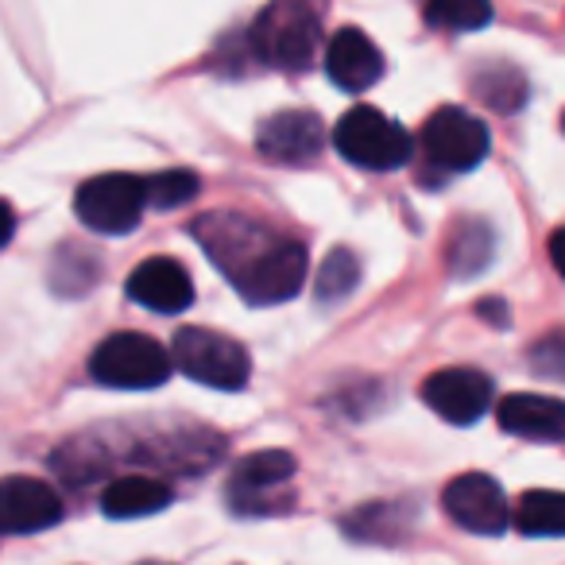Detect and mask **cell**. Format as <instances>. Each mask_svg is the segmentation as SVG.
Here are the masks:
<instances>
[{"label": "cell", "mask_w": 565, "mask_h": 565, "mask_svg": "<svg viewBox=\"0 0 565 565\" xmlns=\"http://www.w3.org/2000/svg\"><path fill=\"white\" fill-rule=\"evenodd\" d=\"M318 35H322V12L315 0H271L256 17L248 43L259 63L275 71H307L315 63Z\"/></svg>", "instance_id": "obj_1"}, {"label": "cell", "mask_w": 565, "mask_h": 565, "mask_svg": "<svg viewBox=\"0 0 565 565\" xmlns=\"http://www.w3.org/2000/svg\"><path fill=\"white\" fill-rule=\"evenodd\" d=\"M89 376L117 392H151L171 380V353L148 333H113L89 356Z\"/></svg>", "instance_id": "obj_2"}, {"label": "cell", "mask_w": 565, "mask_h": 565, "mask_svg": "<svg viewBox=\"0 0 565 565\" xmlns=\"http://www.w3.org/2000/svg\"><path fill=\"white\" fill-rule=\"evenodd\" d=\"M333 148L364 171H399L411 159V132L372 105H356L333 128Z\"/></svg>", "instance_id": "obj_3"}, {"label": "cell", "mask_w": 565, "mask_h": 565, "mask_svg": "<svg viewBox=\"0 0 565 565\" xmlns=\"http://www.w3.org/2000/svg\"><path fill=\"white\" fill-rule=\"evenodd\" d=\"M171 369L190 376L194 384L217 387V392H241L252 376V361L244 345L213 330H179L171 345Z\"/></svg>", "instance_id": "obj_4"}, {"label": "cell", "mask_w": 565, "mask_h": 565, "mask_svg": "<svg viewBox=\"0 0 565 565\" xmlns=\"http://www.w3.org/2000/svg\"><path fill=\"white\" fill-rule=\"evenodd\" d=\"M190 233L233 282L279 241L275 228H267L256 217H244V213H205L190 225Z\"/></svg>", "instance_id": "obj_5"}, {"label": "cell", "mask_w": 565, "mask_h": 565, "mask_svg": "<svg viewBox=\"0 0 565 565\" xmlns=\"http://www.w3.org/2000/svg\"><path fill=\"white\" fill-rule=\"evenodd\" d=\"M148 198H143V179L136 174H97L82 182L74 194V213L86 228L105 236H125L140 225Z\"/></svg>", "instance_id": "obj_6"}, {"label": "cell", "mask_w": 565, "mask_h": 565, "mask_svg": "<svg viewBox=\"0 0 565 565\" xmlns=\"http://www.w3.org/2000/svg\"><path fill=\"white\" fill-rule=\"evenodd\" d=\"M423 156L441 174H465L484 163L488 156V128L472 113L446 105L423 128Z\"/></svg>", "instance_id": "obj_7"}, {"label": "cell", "mask_w": 565, "mask_h": 565, "mask_svg": "<svg viewBox=\"0 0 565 565\" xmlns=\"http://www.w3.org/2000/svg\"><path fill=\"white\" fill-rule=\"evenodd\" d=\"M302 282H307V248L279 236L233 287L248 307H279L302 291Z\"/></svg>", "instance_id": "obj_8"}, {"label": "cell", "mask_w": 565, "mask_h": 565, "mask_svg": "<svg viewBox=\"0 0 565 565\" xmlns=\"http://www.w3.org/2000/svg\"><path fill=\"white\" fill-rule=\"evenodd\" d=\"M295 477V457L287 449H264V454H248L233 472V508L241 515H271V511L291 508V495H282L279 488Z\"/></svg>", "instance_id": "obj_9"}, {"label": "cell", "mask_w": 565, "mask_h": 565, "mask_svg": "<svg viewBox=\"0 0 565 565\" xmlns=\"http://www.w3.org/2000/svg\"><path fill=\"white\" fill-rule=\"evenodd\" d=\"M326 148V128L318 113L307 109H282L267 117L256 132V151L267 163L282 167H307L322 156Z\"/></svg>", "instance_id": "obj_10"}, {"label": "cell", "mask_w": 565, "mask_h": 565, "mask_svg": "<svg viewBox=\"0 0 565 565\" xmlns=\"http://www.w3.org/2000/svg\"><path fill=\"white\" fill-rule=\"evenodd\" d=\"M446 503V515L454 519L461 531L472 534H500L511 523L508 500H503V488L495 484L488 472H465L454 477L441 492Z\"/></svg>", "instance_id": "obj_11"}, {"label": "cell", "mask_w": 565, "mask_h": 565, "mask_svg": "<svg viewBox=\"0 0 565 565\" xmlns=\"http://www.w3.org/2000/svg\"><path fill=\"white\" fill-rule=\"evenodd\" d=\"M426 407L454 426H472L492 407V380L477 369H441L423 384Z\"/></svg>", "instance_id": "obj_12"}, {"label": "cell", "mask_w": 565, "mask_h": 565, "mask_svg": "<svg viewBox=\"0 0 565 565\" xmlns=\"http://www.w3.org/2000/svg\"><path fill=\"white\" fill-rule=\"evenodd\" d=\"M63 519V500L35 477H0V534H35Z\"/></svg>", "instance_id": "obj_13"}, {"label": "cell", "mask_w": 565, "mask_h": 565, "mask_svg": "<svg viewBox=\"0 0 565 565\" xmlns=\"http://www.w3.org/2000/svg\"><path fill=\"white\" fill-rule=\"evenodd\" d=\"M128 299L156 315H182L194 302V282L179 259L151 256L128 275Z\"/></svg>", "instance_id": "obj_14"}, {"label": "cell", "mask_w": 565, "mask_h": 565, "mask_svg": "<svg viewBox=\"0 0 565 565\" xmlns=\"http://www.w3.org/2000/svg\"><path fill=\"white\" fill-rule=\"evenodd\" d=\"M326 74L333 78V86L349 89V94H364L384 78V55L361 28H345L326 47Z\"/></svg>", "instance_id": "obj_15"}, {"label": "cell", "mask_w": 565, "mask_h": 565, "mask_svg": "<svg viewBox=\"0 0 565 565\" xmlns=\"http://www.w3.org/2000/svg\"><path fill=\"white\" fill-rule=\"evenodd\" d=\"M495 418L508 434L526 441H542V446H554L562 441L565 430V407L550 395H526L515 392L495 407Z\"/></svg>", "instance_id": "obj_16"}, {"label": "cell", "mask_w": 565, "mask_h": 565, "mask_svg": "<svg viewBox=\"0 0 565 565\" xmlns=\"http://www.w3.org/2000/svg\"><path fill=\"white\" fill-rule=\"evenodd\" d=\"M171 503V488L156 477H117L102 492V511L109 519H143Z\"/></svg>", "instance_id": "obj_17"}, {"label": "cell", "mask_w": 565, "mask_h": 565, "mask_svg": "<svg viewBox=\"0 0 565 565\" xmlns=\"http://www.w3.org/2000/svg\"><path fill=\"white\" fill-rule=\"evenodd\" d=\"M515 526L526 539H562L565 531V500L554 488H542V492H526L515 508Z\"/></svg>", "instance_id": "obj_18"}, {"label": "cell", "mask_w": 565, "mask_h": 565, "mask_svg": "<svg viewBox=\"0 0 565 565\" xmlns=\"http://www.w3.org/2000/svg\"><path fill=\"white\" fill-rule=\"evenodd\" d=\"M426 24L441 32H480L492 24V0H426Z\"/></svg>", "instance_id": "obj_19"}, {"label": "cell", "mask_w": 565, "mask_h": 565, "mask_svg": "<svg viewBox=\"0 0 565 565\" xmlns=\"http://www.w3.org/2000/svg\"><path fill=\"white\" fill-rule=\"evenodd\" d=\"M492 228L480 225V221H469V225H461V233L454 236V244H449V271L454 275H477L484 271L488 264H492Z\"/></svg>", "instance_id": "obj_20"}, {"label": "cell", "mask_w": 565, "mask_h": 565, "mask_svg": "<svg viewBox=\"0 0 565 565\" xmlns=\"http://www.w3.org/2000/svg\"><path fill=\"white\" fill-rule=\"evenodd\" d=\"M97 275H102L97 259L89 256L86 248H78V244H71V248H58L55 267H51V282H55L58 295H86L89 287L97 282Z\"/></svg>", "instance_id": "obj_21"}, {"label": "cell", "mask_w": 565, "mask_h": 565, "mask_svg": "<svg viewBox=\"0 0 565 565\" xmlns=\"http://www.w3.org/2000/svg\"><path fill=\"white\" fill-rule=\"evenodd\" d=\"M361 279V264L349 248H333L326 256V264L318 267V299L322 302H341Z\"/></svg>", "instance_id": "obj_22"}, {"label": "cell", "mask_w": 565, "mask_h": 565, "mask_svg": "<svg viewBox=\"0 0 565 565\" xmlns=\"http://www.w3.org/2000/svg\"><path fill=\"white\" fill-rule=\"evenodd\" d=\"M198 186H202V182H198L194 171H163V174L143 179V198H148V205H156V210H179V205L194 202Z\"/></svg>", "instance_id": "obj_23"}, {"label": "cell", "mask_w": 565, "mask_h": 565, "mask_svg": "<svg viewBox=\"0 0 565 565\" xmlns=\"http://www.w3.org/2000/svg\"><path fill=\"white\" fill-rule=\"evenodd\" d=\"M477 89L495 113H515L519 105H523V97H526L523 78H519L511 66H495L488 78H477Z\"/></svg>", "instance_id": "obj_24"}, {"label": "cell", "mask_w": 565, "mask_h": 565, "mask_svg": "<svg viewBox=\"0 0 565 565\" xmlns=\"http://www.w3.org/2000/svg\"><path fill=\"white\" fill-rule=\"evenodd\" d=\"M477 310H480V318H488L492 326H508L511 322V318H508V302H500V299H484Z\"/></svg>", "instance_id": "obj_25"}, {"label": "cell", "mask_w": 565, "mask_h": 565, "mask_svg": "<svg viewBox=\"0 0 565 565\" xmlns=\"http://www.w3.org/2000/svg\"><path fill=\"white\" fill-rule=\"evenodd\" d=\"M12 233H17V213H12L9 202H0V248L12 241Z\"/></svg>", "instance_id": "obj_26"}, {"label": "cell", "mask_w": 565, "mask_h": 565, "mask_svg": "<svg viewBox=\"0 0 565 565\" xmlns=\"http://www.w3.org/2000/svg\"><path fill=\"white\" fill-rule=\"evenodd\" d=\"M143 565H167V562H143Z\"/></svg>", "instance_id": "obj_27"}]
</instances>
